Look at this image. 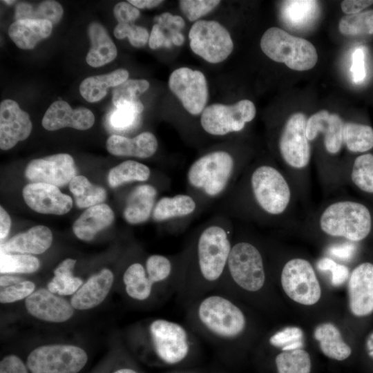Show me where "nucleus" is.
Listing matches in <instances>:
<instances>
[{
	"label": "nucleus",
	"instance_id": "f257e3e1",
	"mask_svg": "<svg viewBox=\"0 0 373 373\" xmlns=\"http://www.w3.org/2000/svg\"><path fill=\"white\" fill-rule=\"evenodd\" d=\"M233 236L231 218L220 213L200 227L180 252L176 297L185 307L217 289L225 273Z\"/></svg>",
	"mask_w": 373,
	"mask_h": 373
},
{
	"label": "nucleus",
	"instance_id": "f03ea898",
	"mask_svg": "<svg viewBox=\"0 0 373 373\" xmlns=\"http://www.w3.org/2000/svg\"><path fill=\"white\" fill-rule=\"evenodd\" d=\"M296 194L282 169L269 162L253 163L222 200V214L258 224H276L292 210Z\"/></svg>",
	"mask_w": 373,
	"mask_h": 373
},
{
	"label": "nucleus",
	"instance_id": "7ed1b4c3",
	"mask_svg": "<svg viewBox=\"0 0 373 373\" xmlns=\"http://www.w3.org/2000/svg\"><path fill=\"white\" fill-rule=\"evenodd\" d=\"M187 327L195 334L226 350L243 336L248 320L242 309L222 293H210L186 307Z\"/></svg>",
	"mask_w": 373,
	"mask_h": 373
},
{
	"label": "nucleus",
	"instance_id": "20e7f679",
	"mask_svg": "<svg viewBox=\"0 0 373 373\" xmlns=\"http://www.w3.org/2000/svg\"><path fill=\"white\" fill-rule=\"evenodd\" d=\"M249 164L231 151L213 150L196 158L186 174L187 193L199 208L222 200L232 189Z\"/></svg>",
	"mask_w": 373,
	"mask_h": 373
},
{
	"label": "nucleus",
	"instance_id": "39448f33",
	"mask_svg": "<svg viewBox=\"0 0 373 373\" xmlns=\"http://www.w3.org/2000/svg\"><path fill=\"white\" fill-rule=\"evenodd\" d=\"M266 280L265 260L259 247L252 241L233 236L225 273L215 291L227 296L238 289L256 293L263 289Z\"/></svg>",
	"mask_w": 373,
	"mask_h": 373
},
{
	"label": "nucleus",
	"instance_id": "423d86ee",
	"mask_svg": "<svg viewBox=\"0 0 373 373\" xmlns=\"http://www.w3.org/2000/svg\"><path fill=\"white\" fill-rule=\"evenodd\" d=\"M316 226L324 235L359 242L370 233L372 225L369 209L350 200H337L323 207L315 220Z\"/></svg>",
	"mask_w": 373,
	"mask_h": 373
},
{
	"label": "nucleus",
	"instance_id": "0eeeda50",
	"mask_svg": "<svg viewBox=\"0 0 373 373\" xmlns=\"http://www.w3.org/2000/svg\"><path fill=\"white\" fill-rule=\"evenodd\" d=\"M307 118L302 113L292 114L285 123L278 138V151L285 172L297 193L307 173L311 160V146L306 136Z\"/></svg>",
	"mask_w": 373,
	"mask_h": 373
},
{
	"label": "nucleus",
	"instance_id": "6e6552de",
	"mask_svg": "<svg viewBox=\"0 0 373 373\" xmlns=\"http://www.w3.org/2000/svg\"><path fill=\"white\" fill-rule=\"evenodd\" d=\"M147 332L151 350L164 365L180 364L197 347L196 335L188 327L175 321L164 318L153 320Z\"/></svg>",
	"mask_w": 373,
	"mask_h": 373
},
{
	"label": "nucleus",
	"instance_id": "1a4fd4ad",
	"mask_svg": "<svg viewBox=\"0 0 373 373\" xmlns=\"http://www.w3.org/2000/svg\"><path fill=\"white\" fill-rule=\"evenodd\" d=\"M260 45L269 58L284 63L292 70H309L318 61L316 50L311 42L277 27H271L265 32Z\"/></svg>",
	"mask_w": 373,
	"mask_h": 373
},
{
	"label": "nucleus",
	"instance_id": "9d476101",
	"mask_svg": "<svg viewBox=\"0 0 373 373\" xmlns=\"http://www.w3.org/2000/svg\"><path fill=\"white\" fill-rule=\"evenodd\" d=\"M256 113L254 104L242 99L232 105L213 104L206 107L200 117L202 128L213 136H224L242 131Z\"/></svg>",
	"mask_w": 373,
	"mask_h": 373
},
{
	"label": "nucleus",
	"instance_id": "9b49d317",
	"mask_svg": "<svg viewBox=\"0 0 373 373\" xmlns=\"http://www.w3.org/2000/svg\"><path fill=\"white\" fill-rule=\"evenodd\" d=\"M87 360L85 351L77 346L48 345L32 351L26 365L32 373H77Z\"/></svg>",
	"mask_w": 373,
	"mask_h": 373
},
{
	"label": "nucleus",
	"instance_id": "f8f14e48",
	"mask_svg": "<svg viewBox=\"0 0 373 373\" xmlns=\"http://www.w3.org/2000/svg\"><path fill=\"white\" fill-rule=\"evenodd\" d=\"M189 39L191 50L211 64L223 61L233 49L229 31L213 20L195 21L189 30Z\"/></svg>",
	"mask_w": 373,
	"mask_h": 373
},
{
	"label": "nucleus",
	"instance_id": "ddd939ff",
	"mask_svg": "<svg viewBox=\"0 0 373 373\" xmlns=\"http://www.w3.org/2000/svg\"><path fill=\"white\" fill-rule=\"evenodd\" d=\"M280 281L285 294L299 304L312 305L321 298L320 283L312 265L306 259L288 260L282 269Z\"/></svg>",
	"mask_w": 373,
	"mask_h": 373
},
{
	"label": "nucleus",
	"instance_id": "4468645a",
	"mask_svg": "<svg viewBox=\"0 0 373 373\" xmlns=\"http://www.w3.org/2000/svg\"><path fill=\"white\" fill-rule=\"evenodd\" d=\"M169 87L193 115L202 114L209 96L207 82L200 70L187 67L174 70L169 78Z\"/></svg>",
	"mask_w": 373,
	"mask_h": 373
},
{
	"label": "nucleus",
	"instance_id": "2eb2a0df",
	"mask_svg": "<svg viewBox=\"0 0 373 373\" xmlns=\"http://www.w3.org/2000/svg\"><path fill=\"white\" fill-rule=\"evenodd\" d=\"M76 167L71 155L58 153L32 160L25 169V177L31 182L63 186L76 176Z\"/></svg>",
	"mask_w": 373,
	"mask_h": 373
},
{
	"label": "nucleus",
	"instance_id": "dca6fc26",
	"mask_svg": "<svg viewBox=\"0 0 373 373\" xmlns=\"http://www.w3.org/2000/svg\"><path fill=\"white\" fill-rule=\"evenodd\" d=\"M26 204L36 212L64 215L72 208V198L62 193L57 186L46 183L31 182L23 187Z\"/></svg>",
	"mask_w": 373,
	"mask_h": 373
},
{
	"label": "nucleus",
	"instance_id": "f3484780",
	"mask_svg": "<svg viewBox=\"0 0 373 373\" xmlns=\"http://www.w3.org/2000/svg\"><path fill=\"white\" fill-rule=\"evenodd\" d=\"M32 131V122L28 113L22 111L12 99L0 104V148L9 150L18 142L26 140Z\"/></svg>",
	"mask_w": 373,
	"mask_h": 373
},
{
	"label": "nucleus",
	"instance_id": "a211bd4d",
	"mask_svg": "<svg viewBox=\"0 0 373 373\" xmlns=\"http://www.w3.org/2000/svg\"><path fill=\"white\" fill-rule=\"evenodd\" d=\"M349 306L356 316L373 312V264L363 262L351 272L348 280Z\"/></svg>",
	"mask_w": 373,
	"mask_h": 373
},
{
	"label": "nucleus",
	"instance_id": "6ab92c4d",
	"mask_svg": "<svg viewBox=\"0 0 373 373\" xmlns=\"http://www.w3.org/2000/svg\"><path fill=\"white\" fill-rule=\"evenodd\" d=\"M344 124L338 115L329 113L326 110L320 111L307 119L305 131L307 138L311 142L319 133L323 134L326 152L332 155H337L344 144Z\"/></svg>",
	"mask_w": 373,
	"mask_h": 373
},
{
	"label": "nucleus",
	"instance_id": "aec40b11",
	"mask_svg": "<svg viewBox=\"0 0 373 373\" xmlns=\"http://www.w3.org/2000/svg\"><path fill=\"white\" fill-rule=\"evenodd\" d=\"M25 304L30 314L48 322L66 321L74 312L70 303L44 288L33 291L26 298Z\"/></svg>",
	"mask_w": 373,
	"mask_h": 373
},
{
	"label": "nucleus",
	"instance_id": "412c9836",
	"mask_svg": "<svg viewBox=\"0 0 373 373\" xmlns=\"http://www.w3.org/2000/svg\"><path fill=\"white\" fill-rule=\"evenodd\" d=\"M95 122V116L89 109L80 107L73 109L65 101L52 102L46 111L42 126L48 131H55L65 127L77 130H87Z\"/></svg>",
	"mask_w": 373,
	"mask_h": 373
},
{
	"label": "nucleus",
	"instance_id": "4be33fe9",
	"mask_svg": "<svg viewBox=\"0 0 373 373\" xmlns=\"http://www.w3.org/2000/svg\"><path fill=\"white\" fill-rule=\"evenodd\" d=\"M196 200L188 193L159 198L152 213V219L158 223L173 225L186 224L199 210Z\"/></svg>",
	"mask_w": 373,
	"mask_h": 373
},
{
	"label": "nucleus",
	"instance_id": "5701e85b",
	"mask_svg": "<svg viewBox=\"0 0 373 373\" xmlns=\"http://www.w3.org/2000/svg\"><path fill=\"white\" fill-rule=\"evenodd\" d=\"M158 191L150 184L134 187L128 194L123 211L124 219L128 224H139L151 217L157 201Z\"/></svg>",
	"mask_w": 373,
	"mask_h": 373
},
{
	"label": "nucleus",
	"instance_id": "b1692460",
	"mask_svg": "<svg viewBox=\"0 0 373 373\" xmlns=\"http://www.w3.org/2000/svg\"><path fill=\"white\" fill-rule=\"evenodd\" d=\"M113 279V274L108 269L90 276L71 298L73 308L88 309L99 305L108 295Z\"/></svg>",
	"mask_w": 373,
	"mask_h": 373
},
{
	"label": "nucleus",
	"instance_id": "393cba45",
	"mask_svg": "<svg viewBox=\"0 0 373 373\" xmlns=\"http://www.w3.org/2000/svg\"><path fill=\"white\" fill-rule=\"evenodd\" d=\"M158 142L151 132H142L133 138L119 135H111L106 141L108 151L116 156L149 158L157 151Z\"/></svg>",
	"mask_w": 373,
	"mask_h": 373
},
{
	"label": "nucleus",
	"instance_id": "a878e982",
	"mask_svg": "<svg viewBox=\"0 0 373 373\" xmlns=\"http://www.w3.org/2000/svg\"><path fill=\"white\" fill-rule=\"evenodd\" d=\"M52 234L44 225L35 226L24 233L17 234L1 245V251L22 254H40L51 245Z\"/></svg>",
	"mask_w": 373,
	"mask_h": 373
},
{
	"label": "nucleus",
	"instance_id": "bb28decb",
	"mask_svg": "<svg viewBox=\"0 0 373 373\" xmlns=\"http://www.w3.org/2000/svg\"><path fill=\"white\" fill-rule=\"evenodd\" d=\"M52 26L50 21L44 19H20L10 26L8 33L17 47L30 50L49 37Z\"/></svg>",
	"mask_w": 373,
	"mask_h": 373
},
{
	"label": "nucleus",
	"instance_id": "cd10ccee",
	"mask_svg": "<svg viewBox=\"0 0 373 373\" xmlns=\"http://www.w3.org/2000/svg\"><path fill=\"white\" fill-rule=\"evenodd\" d=\"M114 218V213L108 205L99 204L88 207L74 222L73 230L78 238L89 241L109 227Z\"/></svg>",
	"mask_w": 373,
	"mask_h": 373
},
{
	"label": "nucleus",
	"instance_id": "c85d7f7f",
	"mask_svg": "<svg viewBox=\"0 0 373 373\" xmlns=\"http://www.w3.org/2000/svg\"><path fill=\"white\" fill-rule=\"evenodd\" d=\"M88 35L91 46L86 60L92 67H100L115 59L117 48L103 26L97 22L90 24Z\"/></svg>",
	"mask_w": 373,
	"mask_h": 373
},
{
	"label": "nucleus",
	"instance_id": "c756f323",
	"mask_svg": "<svg viewBox=\"0 0 373 373\" xmlns=\"http://www.w3.org/2000/svg\"><path fill=\"white\" fill-rule=\"evenodd\" d=\"M314 338L318 341L322 352L329 358L343 361L352 354V350L343 341L340 330L331 323L317 325L314 331Z\"/></svg>",
	"mask_w": 373,
	"mask_h": 373
},
{
	"label": "nucleus",
	"instance_id": "7c9ffc66",
	"mask_svg": "<svg viewBox=\"0 0 373 373\" xmlns=\"http://www.w3.org/2000/svg\"><path fill=\"white\" fill-rule=\"evenodd\" d=\"M128 72L124 68L109 73L86 78L79 86L82 96L89 102H97L104 98L107 89L116 87L128 79Z\"/></svg>",
	"mask_w": 373,
	"mask_h": 373
},
{
	"label": "nucleus",
	"instance_id": "2f4dec72",
	"mask_svg": "<svg viewBox=\"0 0 373 373\" xmlns=\"http://www.w3.org/2000/svg\"><path fill=\"white\" fill-rule=\"evenodd\" d=\"M122 279L126 294L137 301L147 300L154 289L158 288L150 280L145 264L139 262L131 264L126 269Z\"/></svg>",
	"mask_w": 373,
	"mask_h": 373
},
{
	"label": "nucleus",
	"instance_id": "473e14b6",
	"mask_svg": "<svg viewBox=\"0 0 373 373\" xmlns=\"http://www.w3.org/2000/svg\"><path fill=\"white\" fill-rule=\"evenodd\" d=\"M149 88V82L146 79H128L113 88V103L116 108H131L140 115L144 111V105L139 96Z\"/></svg>",
	"mask_w": 373,
	"mask_h": 373
},
{
	"label": "nucleus",
	"instance_id": "72a5a7b5",
	"mask_svg": "<svg viewBox=\"0 0 373 373\" xmlns=\"http://www.w3.org/2000/svg\"><path fill=\"white\" fill-rule=\"evenodd\" d=\"M151 174V169L146 164L128 160L110 170L108 182L111 187L115 188L126 183L146 182Z\"/></svg>",
	"mask_w": 373,
	"mask_h": 373
},
{
	"label": "nucleus",
	"instance_id": "f704fd0d",
	"mask_svg": "<svg viewBox=\"0 0 373 373\" xmlns=\"http://www.w3.org/2000/svg\"><path fill=\"white\" fill-rule=\"evenodd\" d=\"M69 189L79 208H88L103 202L106 198V190L93 185L83 175H76L69 183Z\"/></svg>",
	"mask_w": 373,
	"mask_h": 373
},
{
	"label": "nucleus",
	"instance_id": "c9c22d12",
	"mask_svg": "<svg viewBox=\"0 0 373 373\" xmlns=\"http://www.w3.org/2000/svg\"><path fill=\"white\" fill-rule=\"evenodd\" d=\"M75 262V260L67 258L59 265L54 271V277L48 284L50 291L59 295H70L79 289L83 281L73 275Z\"/></svg>",
	"mask_w": 373,
	"mask_h": 373
},
{
	"label": "nucleus",
	"instance_id": "e433bc0d",
	"mask_svg": "<svg viewBox=\"0 0 373 373\" xmlns=\"http://www.w3.org/2000/svg\"><path fill=\"white\" fill-rule=\"evenodd\" d=\"M343 143L350 152H367L373 148V128L365 124L345 122L343 126Z\"/></svg>",
	"mask_w": 373,
	"mask_h": 373
},
{
	"label": "nucleus",
	"instance_id": "4c0bfd02",
	"mask_svg": "<svg viewBox=\"0 0 373 373\" xmlns=\"http://www.w3.org/2000/svg\"><path fill=\"white\" fill-rule=\"evenodd\" d=\"M0 301L13 303L29 296L35 289V284L21 278L9 275L0 277Z\"/></svg>",
	"mask_w": 373,
	"mask_h": 373
},
{
	"label": "nucleus",
	"instance_id": "58836bf2",
	"mask_svg": "<svg viewBox=\"0 0 373 373\" xmlns=\"http://www.w3.org/2000/svg\"><path fill=\"white\" fill-rule=\"evenodd\" d=\"M278 373H310L311 359L309 353L298 349L285 351L275 358Z\"/></svg>",
	"mask_w": 373,
	"mask_h": 373
},
{
	"label": "nucleus",
	"instance_id": "ea45409f",
	"mask_svg": "<svg viewBox=\"0 0 373 373\" xmlns=\"http://www.w3.org/2000/svg\"><path fill=\"white\" fill-rule=\"evenodd\" d=\"M350 179L361 191L373 193V154L363 153L355 158L350 170Z\"/></svg>",
	"mask_w": 373,
	"mask_h": 373
},
{
	"label": "nucleus",
	"instance_id": "a19ab883",
	"mask_svg": "<svg viewBox=\"0 0 373 373\" xmlns=\"http://www.w3.org/2000/svg\"><path fill=\"white\" fill-rule=\"evenodd\" d=\"M339 31L346 36L373 34V10L343 17L338 24Z\"/></svg>",
	"mask_w": 373,
	"mask_h": 373
},
{
	"label": "nucleus",
	"instance_id": "79ce46f5",
	"mask_svg": "<svg viewBox=\"0 0 373 373\" xmlns=\"http://www.w3.org/2000/svg\"><path fill=\"white\" fill-rule=\"evenodd\" d=\"M39 260L29 254H10L1 251V274L33 273L39 269Z\"/></svg>",
	"mask_w": 373,
	"mask_h": 373
},
{
	"label": "nucleus",
	"instance_id": "37998d69",
	"mask_svg": "<svg viewBox=\"0 0 373 373\" xmlns=\"http://www.w3.org/2000/svg\"><path fill=\"white\" fill-rule=\"evenodd\" d=\"M284 2V17L292 25L302 26L314 16L317 4L316 1H286Z\"/></svg>",
	"mask_w": 373,
	"mask_h": 373
},
{
	"label": "nucleus",
	"instance_id": "c03bdc74",
	"mask_svg": "<svg viewBox=\"0 0 373 373\" xmlns=\"http://www.w3.org/2000/svg\"><path fill=\"white\" fill-rule=\"evenodd\" d=\"M269 343L283 352L301 349L304 346V333L298 327H287L270 336Z\"/></svg>",
	"mask_w": 373,
	"mask_h": 373
},
{
	"label": "nucleus",
	"instance_id": "a18cd8bd",
	"mask_svg": "<svg viewBox=\"0 0 373 373\" xmlns=\"http://www.w3.org/2000/svg\"><path fill=\"white\" fill-rule=\"evenodd\" d=\"M113 32L118 39L127 37L130 44L137 48L144 46L149 41L150 36L145 28L134 23H118Z\"/></svg>",
	"mask_w": 373,
	"mask_h": 373
},
{
	"label": "nucleus",
	"instance_id": "49530a36",
	"mask_svg": "<svg viewBox=\"0 0 373 373\" xmlns=\"http://www.w3.org/2000/svg\"><path fill=\"white\" fill-rule=\"evenodd\" d=\"M220 2L218 0H181L179 1V6L189 21H197L213 10Z\"/></svg>",
	"mask_w": 373,
	"mask_h": 373
},
{
	"label": "nucleus",
	"instance_id": "de8ad7c7",
	"mask_svg": "<svg viewBox=\"0 0 373 373\" xmlns=\"http://www.w3.org/2000/svg\"><path fill=\"white\" fill-rule=\"evenodd\" d=\"M63 14V8L59 3L48 0L33 7L30 19L48 20L55 25L60 21Z\"/></svg>",
	"mask_w": 373,
	"mask_h": 373
},
{
	"label": "nucleus",
	"instance_id": "09e8293b",
	"mask_svg": "<svg viewBox=\"0 0 373 373\" xmlns=\"http://www.w3.org/2000/svg\"><path fill=\"white\" fill-rule=\"evenodd\" d=\"M317 267L321 271L331 273V283L334 286L341 285L350 276V271L347 267L339 264L327 257L320 259Z\"/></svg>",
	"mask_w": 373,
	"mask_h": 373
},
{
	"label": "nucleus",
	"instance_id": "8fccbe9b",
	"mask_svg": "<svg viewBox=\"0 0 373 373\" xmlns=\"http://www.w3.org/2000/svg\"><path fill=\"white\" fill-rule=\"evenodd\" d=\"M139 114L128 108H119L113 111L109 119L111 126L117 130H128L137 121Z\"/></svg>",
	"mask_w": 373,
	"mask_h": 373
},
{
	"label": "nucleus",
	"instance_id": "3c124183",
	"mask_svg": "<svg viewBox=\"0 0 373 373\" xmlns=\"http://www.w3.org/2000/svg\"><path fill=\"white\" fill-rule=\"evenodd\" d=\"M113 14L118 23H134L140 12L136 7L127 2L117 3L113 8Z\"/></svg>",
	"mask_w": 373,
	"mask_h": 373
},
{
	"label": "nucleus",
	"instance_id": "603ef678",
	"mask_svg": "<svg viewBox=\"0 0 373 373\" xmlns=\"http://www.w3.org/2000/svg\"><path fill=\"white\" fill-rule=\"evenodd\" d=\"M351 72L353 81L356 84L363 82L366 77L365 51L362 47L356 48L352 54Z\"/></svg>",
	"mask_w": 373,
	"mask_h": 373
},
{
	"label": "nucleus",
	"instance_id": "864d4df0",
	"mask_svg": "<svg viewBox=\"0 0 373 373\" xmlns=\"http://www.w3.org/2000/svg\"><path fill=\"white\" fill-rule=\"evenodd\" d=\"M0 373H28V370L19 357L11 354L1 361Z\"/></svg>",
	"mask_w": 373,
	"mask_h": 373
},
{
	"label": "nucleus",
	"instance_id": "5fc2aeb1",
	"mask_svg": "<svg viewBox=\"0 0 373 373\" xmlns=\"http://www.w3.org/2000/svg\"><path fill=\"white\" fill-rule=\"evenodd\" d=\"M154 21H157L161 28L172 30L171 26H175L178 29H182L184 27L185 22L183 18L179 15H173L169 12L162 13L160 15L154 18Z\"/></svg>",
	"mask_w": 373,
	"mask_h": 373
},
{
	"label": "nucleus",
	"instance_id": "6e6d98bb",
	"mask_svg": "<svg viewBox=\"0 0 373 373\" xmlns=\"http://www.w3.org/2000/svg\"><path fill=\"white\" fill-rule=\"evenodd\" d=\"M372 4L373 1L371 0H345L342 1L341 6L343 12L352 15L361 12Z\"/></svg>",
	"mask_w": 373,
	"mask_h": 373
},
{
	"label": "nucleus",
	"instance_id": "4d7b16f0",
	"mask_svg": "<svg viewBox=\"0 0 373 373\" xmlns=\"http://www.w3.org/2000/svg\"><path fill=\"white\" fill-rule=\"evenodd\" d=\"M166 39L161 26L157 23L153 25L149 39V47L155 50L164 46Z\"/></svg>",
	"mask_w": 373,
	"mask_h": 373
},
{
	"label": "nucleus",
	"instance_id": "13d9d810",
	"mask_svg": "<svg viewBox=\"0 0 373 373\" xmlns=\"http://www.w3.org/2000/svg\"><path fill=\"white\" fill-rule=\"evenodd\" d=\"M355 250V245L352 242H347L332 247L330 253L335 256L349 259L353 256Z\"/></svg>",
	"mask_w": 373,
	"mask_h": 373
},
{
	"label": "nucleus",
	"instance_id": "bf43d9fd",
	"mask_svg": "<svg viewBox=\"0 0 373 373\" xmlns=\"http://www.w3.org/2000/svg\"><path fill=\"white\" fill-rule=\"evenodd\" d=\"M11 220L6 210L0 207V238L4 239L9 233Z\"/></svg>",
	"mask_w": 373,
	"mask_h": 373
},
{
	"label": "nucleus",
	"instance_id": "052dcab7",
	"mask_svg": "<svg viewBox=\"0 0 373 373\" xmlns=\"http://www.w3.org/2000/svg\"><path fill=\"white\" fill-rule=\"evenodd\" d=\"M133 6L137 8L144 9V8H153L157 6L163 2V1L160 0H129L128 1Z\"/></svg>",
	"mask_w": 373,
	"mask_h": 373
},
{
	"label": "nucleus",
	"instance_id": "680f3d73",
	"mask_svg": "<svg viewBox=\"0 0 373 373\" xmlns=\"http://www.w3.org/2000/svg\"><path fill=\"white\" fill-rule=\"evenodd\" d=\"M170 31V39L176 46H181L184 42V37L178 30L172 29Z\"/></svg>",
	"mask_w": 373,
	"mask_h": 373
},
{
	"label": "nucleus",
	"instance_id": "e2e57ef3",
	"mask_svg": "<svg viewBox=\"0 0 373 373\" xmlns=\"http://www.w3.org/2000/svg\"><path fill=\"white\" fill-rule=\"evenodd\" d=\"M367 346L369 354L373 357V333L368 338Z\"/></svg>",
	"mask_w": 373,
	"mask_h": 373
},
{
	"label": "nucleus",
	"instance_id": "0e129e2a",
	"mask_svg": "<svg viewBox=\"0 0 373 373\" xmlns=\"http://www.w3.org/2000/svg\"><path fill=\"white\" fill-rule=\"evenodd\" d=\"M114 373H138L135 370L128 367L120 368L116 370Z\"/></svg>",
	"mask_w": 373,
	"mask_h": 373
},
{
	"label": "nucleus",
	"instance_id": "69168bd1",
	"mask_svg": "<svg viewBox=\"0 0 373 373\" xmlns=\"http://www.w3.org/2000/svg\"><path fill=\"white\" fill-rule=\"evenodd\" d=\"M3 2L6 3V4H12V3H14L15 2V1H13V0H12V1H3Z\"/></svg>",
	"mask_w": 373,
	"mask_h": 373
}]
</instances>
